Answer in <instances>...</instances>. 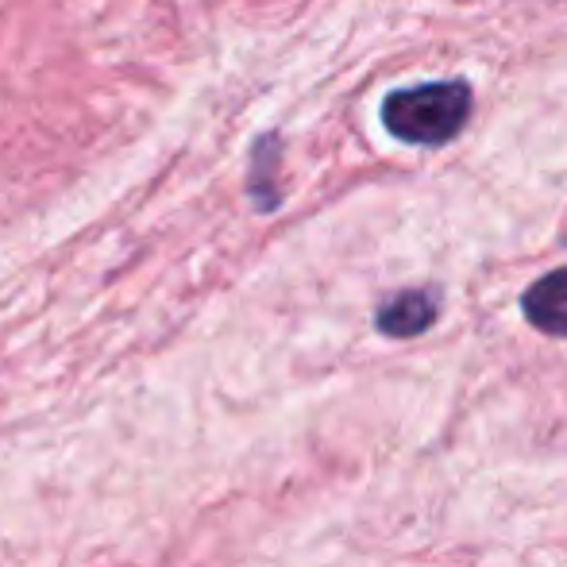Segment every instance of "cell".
<instances>
[{"mask_svg": "<svg viewBox=\"0 0 567 567\" xmlns=\"http://www.w3.org/2000/svg\"><path fill=\"white\" fill-rule=\"evenodd\" d=\"M475 97L467 82H429L413 90H394L382 101V124L394 140L417 143V147H441L455 140L471 120Z\"/></svg>", "mask_w": 567, "mask_h": 567, "instance_id": "obj_1", "label": "cell"}, {"mask_svg": "<svg viewBox=\"0 0 567 567\" xmlns=\"http://www.w3.org/2000/svg\"><path fill=\"white\" fill-rule=\"evenodd\" d=\"M436 313H441V306H436L433 290H402L390 301H382L379 313H374V324H379L382 337L405 340V337H421L425 329H433Z\"/></svg>", "mask_w": 567, "mask_h": 567, "instance_id": "obj_2", "label": "cell"}, {"mask_svg": "<svg viewBox=\"0 0 567 567\" xmlns=\"http://www.w3.org/2000/svg\"><path fill=\"white\" fill-rule=\"evenodd\" d=\"M522 313L533 329L567 340V267L533 282L522 298Z\"/></svg>", "mask_w": 567, "mask_h": 567, "instance_id": "obj_3", "label": "cell"}]
</instances>
